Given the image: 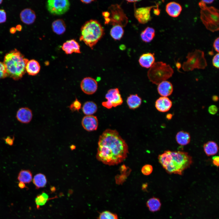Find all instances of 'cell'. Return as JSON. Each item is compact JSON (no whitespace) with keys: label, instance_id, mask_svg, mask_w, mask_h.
Segmentation results:
<instances>
[{"label":"cell","instance_id":"obj_1","mask_svg":"<svg viewBox=\"0 0 219 219\" xmlns=\"http://www.w3.org/2000/svg\"><path fill=\"white\" fill-rule=\"evenodd\" d=\"M128 153L127 143L116 130L106 129L99 136L96 158L104 164L118 165L127 158Z\"/></svg>","mask_w":219,"mask_h":219},{"label":"cell","instance_id":"obj_2","mask_svg":"<svg viewBox=\"0 0 219 219\" xmlns=\"http://www.w3.org/2000/svg\"><path fill=\"white\" fill-rule=\"evenodd\" d=\"M159 162L169 174L182 175L193 162L192 157L187 152L165 151L158 157Z\"/></svg>","mask_w":219,"mask_h":219},{"label":"cell","instance_id":"obj_3","mask_svg":"<svg viewBox=\"0 0 219 219\" xmlns=\"http://www.w3.org/2000/svg\"><path fill=\"white\" fill-rule=\"evenodd\" d=\"M28 61L16 49L7 53L4 57L3 63L8 76L15 80L22 78L26 72V66Z\"/></svg>","mask_w":219,"mask_h":219},{"label":"cell","instance_id":"obj_4","mask_svg":"<svg viewBox=\"0 0 219 219\" xmlns=\"http://www.w3.org/2000/svg\"><path fill=\"white\" fill-rule=\"evenodd\" d=\"M104 33V29L101 24L96 20L91 19L85 22L82 26L79 40L92 49Z\"/></svg>","mask_w":219,"mask_h":219},{"label":"cell","instance_id":"obj_5","mask_svg":"<svg viewBox=\"0 0 219 219\" xmlns=\"http://www.w3.org/2000/svg\"><path fill=\"white\" fill-rule=\"evenodd\" d=\"M200 18L207 29L212 32L219 29V10L213 6L207 7L202 0L199 3Z\"/></svg>","mask_w":219,"mask_h":219},{"label":"cell","instance_id":"obj_6","mask_svg":"<svg viewBox=\"0 0 219 219\" xmlns=\"http://www.w3.org/2000/svg\"><path fill=\"white\" fill-rule=\"evenodd\" d=\"M173 70L171 67L162 61L155 62L148 72V76L153 83L158 85L172 75Z\"/></svg>","mask_w":219,"mask_h":219},{"label":"cell","instance_id":"obj_7","mask_svg":"<svg viewBox=\"0 0 219 219\" xmlns=\"http://www.w3.org/2000/svg\"><path fill=\"white\" fill-rule=\"evenodd\" d=\"M187 60L183 62L182 68L186 71H191L194 69H204L207 65L204 52L199 50L188 53Z\"/></svg>","mask_w":219,"mask_h":219},{"label":"cell","instance_id":"obj_8","mask_svg":"<svg viewBox=\"0 0 219 219\" xmlns=\"http://www.w3.org/2000/svg\"><path fill=\"white\" fill-rule=\"evenodd\" d=\"M109 9L110 12L109 23L113 26L119 25L123 27L125 26L128 22V19L120 5H112Z\"/></svg>","mask_w":219,"mask_h":219},{"label":"cell","instance_id":"obj_9","mask_svg":"<svg viewBox=\"0 0 219 219\" xmlns=\"http://www.w3.org/2000/svg\"><path fill=\"white\" fill-rule=\"evenodd\" d=\"M106 101L102 103V105L104 107L110 109L122 104L123 100L118 89L115 88L109 90L105 95Z\"/></svg>","mask_w":219,"mask_h":219},{"label":"cell","instance_id":"obj_10","mask_svg":"<svg viewBox=\"0 0 219 219\" xmlns=\"http://www.w3.org/2000/svg\"><path fill=\"white\" fill-rule=\"evenodd\" d=\"M70 3L67 0H49L47 2V8L51 14L61 15L69 9Z\"/></svg>","mask_w":219,"mask_h":219},{"label":"cell","instance_id":"obj_11","mask_svg":"<svg viewBox=\"0 0 219 219\" xmlns=\"http://www.w3.org/2000/svg\"><path fill=\"white\" fill-rule=\"evenodd\" d=\"M80 87L82 90L85 94L92 95L96 91L98 83L94 78L91 77H86L81 81Z\"/></svg>","mask_w":219,"mask_h":219},{"label":"cell","instance_id":"obj_12","mask_svg":"<svg viewBox=\"0 0 219 219\" xmlns=\"http://www.w3.org/2000/svg\"><path fill=\"white\" fill-rule=\"evenodd\" d=\"M156 6H151L136 9L134 10V16L138 22L141 24H145L151 20L150 11Z\"/></svg>","mask_w":219,"mask_h":219},{"label":"cell","instance_id":"obj_13","mask_svg":"<svg viewBox=\"0 0 219 219\" xmlns=\"http://www.w3.org/2000/svg\"><path fill=\"white\" fill-rule=\"evenodd\" d=\"M82 125L83 128L88 131L96 130L98 126L97 117L93 115H86L82 118Z\"/></svg>","mask_w":219,"mask_h":219},{"label":"cell","instance_id":"obj_14","mask_svg":"<svg viewBox=\"0 0 219 219\" xmlns=\"http://www.w3.org/2000/svg\"><path fill=\"white\" fill-rule=\"evenodd\" d=\"M61 48L65 54H71L73 53H80V46L75 40H68L63 43Z\"/></svg>","mask_w":219,"mask_h":219},{"label":"cell","instance_id":"obj_15","mask_svg":"<svg viewBox=\"0 0 219 219\" xmlns=\"http://www.w3.org/2000/svg\"><path fill=\"white\" fill-rule=\"evenodd\" d=\"M33 116L32 111L27 107L20 108L17 111L16 117L18 121L23 123H28L31 121Z\"/></svg>","mask_w":219,"mask_h":219},{"label":"cell","instance_id":"obj_16","mask_svg":"<svg viewBox=\"0 0 219 219\" xmlns=\"http://www.w3.org/2000/svg\"><path fill=\"white\" fill-rule=\"evenodd\" d=\"M172 102L168 97L161 96L157 99L155 102L156 109L161 112L168 111L172 106Z\"/></svg>","mask_w":219,"mask_h":219},{"label":"cell","instance_id":"obj_17","mask_svg":"<svg viewBox=\"0 0 219 219\" xmlns=\"http://www.w3.org/2000/svg\"><path fill=\"white\" fill-rule=\"evenodd\" d=\"M173 88L172 84L168 81H162L159 83L157 87L158 93L162 97H167L172 93Z\"/></svg>","mask_w":219,"mask_h":219},{"label":"cell","instance_id":"obj_18","mask_svg":"<svg viewBox=\"0 0 219 219\" xmlns=\"http://www.w3.org/2000/svg\"><path fill=\"white\" fill-rule=\"evenodd\" d=\"M20 18L21 21L27 24L33 23L36 18L34 12L31 9L26 8L23 10L20 13Z\"/></svg>","mask_w":219,"mask_h":219},{"label":"cell","instance_id":"obj_19","mask_svg":"<svg viewBox=\"0 0 219 219\" xmlns=\"http://www.w3.org/2000/svg\"><path fill=\"white\" fill-rule=\"evenodd\" d=\"M165 10L169 16L172 17H176L180 14L182 10V7L178 3L172 2L166 5Z\"/></svg>","mask_w":219,"mask_h":219},{"label":"cell","instance_id":"obj_20","mask_svg":"<svg viewBox=\"0 0 219 219\" xmlns=\"http://www.w3.org/2000/svg\"><path fill=\"white\" fill-rule=\"evenodd\" d=\"M155 61L154 54L149 53L142 54L139 59L140 65L146 68H150L155 63Z\"/></svg>","mask_w":219,"mask_h":219},{"label":"cell","instance_id":"obj_21","mask_svg":"<svg viewBox=\"0 0 219 219\" xmlns=\"http://www.w3.org/2000/svg\"><path fill=\"white\" fill-rule=\"evenodd\" d=\"M40 69V64L34 59L28 61L26 64V71L29 75H36L39 72Z\"/></svg>","mask_w":219,"mask_h":219},{"label":"cell","instance_id":"obj_22","mask_svg":"<svg viewBox=\"0 0 219 219\" xmlns=\"http://www.w3.org/2000/svg\"><path fill=\"white\" fill-rule=\"evenodd\" d=\"M127 103L129 108L131 109H135L141 105L142 99L137 94H131L127 99Z\"/></svg>","mask_w":219,"mask_h":219},{"label":"cell","instance_id":"obj_23","mask_svg":"<svg viewBox=\"0 0 219 219\" xmlns=\"http://www.w3.org/2000/svg\"><path fill=\"white\" fill-rule=\"evenodd\" d=\"M203 148L205 153L208 156L216 154L218 150L217 144L213 141H208L204 144Z\"/></svg>","mask_w":219,"mask_h":219},{"label":"cell","instance_id":"obj_24","mask_svg":"<svg viewBox=\"0 0 219 219\" xmlns=\"http://www.w3.org/2000/svg\"><path fill=\"white\" fill-rule=\"evenodd\" d=\"M176 139L177 143L179 145H186L190 142V136L188 132L181 130L176 134Z\"/></svg>","mask_w":219,"mask_h":219},{"label":"cell","instance_id":"obj_25","mask_svg":"<svg viewBox=\"0 0 219 219\" xmlns=\"http://www.w3.org/2000/svg\"><path fill=\"white\" fill-rule=\"evenodd\" d=\"M52 28L53 32L58 35L64 33L66 30V26L64 21L62 19H57L53 22Z\"/></svg>","mask_w":219,"mask_h":219},{"label":"cell","instance_id":"obj_26","mask_svg":"<svg viewBox=\"0 0 219 219\" xmlns=\"http://www.w3.org/2000/svg\"><path fill=\"white\" fill-rule=\"evenodd\" d=\"M83 113L86 115H93L97 110L98 107L96 104L92 101L85 102L82 107Z\"/></svg>","mask_w":219,"mask_h":219},{"label":"cell","instance_id":"obj_27","mask_svg":"<svg viewBox=\"0 0 219 219\" xmlns=\"http://www.w3.org/2000/svg\"><path fill=\"white\" fill-rule=\"evenodd\" d=\"M17 179L24 183H30L32 180V174L29 170L22 169L19 172Z\"/></svg>","mask_w":219,"mask_h":219},{"label":"cell","instance_id":"obj_28","mask_svg":"<svg viewBox=\"0 0 219 219\" xmlns=\"http://www.w3.org/2000/svg\"><path fill=\"white\" fill-rule=\"evenodd\" d=\"M155 31L152 28L148 27L141 34L142 40L144 42L148 43L151 42L155 36Z\"/></svg>","mask_w":219,"mask_h":219},{"label":"cell","instance_id":"obj_29","mask_svg":"<svg viewBox=\"0 0 219 219\" xmlns=\"http://www.w3.org/2000/svg\"><path fill=\"white\" fill-rule=\"evenodd\" d=\"M33 183L36 189L44 187L46 185L47 179L45 176L41 173L36 174L33 179Z\"/></svg>","mask_w":219,"mask_h":219},{"label":"cell","instance_id":"obj_30","mask_svg":"<svg viewBox=\"0 0 219 219\" xmlns=\"http://www.w3.org/2000/svg\"><path fill=\"white\" fill-rule=\"evenodd\" d=\"M146 205L150 211L155 212L158 211L160 209L161 203L159 199L153 197L150 198L147 201Z\"/></svg>","mask_w":219,"mask_h":219},{"label":"cell","instance_id":"obj_31","mask_svg":"<svg viewBox=\"0 0 219 219\" xmlns=\"http://www.w3.org/2000/svg\"><path fill=\"white\" fill-rule=\"evenodd\" d=\"M124 33L123 27L119 25L114 26L110 31V35L116 40H120L122 37Z\"/></svg>","mask_w":219,"mask_h":219},{"label":"cell","instance_id":"obj_32","mask_svg":"<svg viewBox=\"0 0 219 219\" xmlns=\"http://www.w3.org/2000/svg\"><path fill=\"white\" fill-rule=\"evenodd\" d=\"M49 199V196L45 192H43L41 194L37 195L35 199V202L37 208H39L46 203Z\"/></svg>","mask_w":219,"mask_h":219},{"label":"cell","instance_id":"obj_33","mask_svg":"<svg viewBox=\"0 0 219 219\" xmlns=\"http://www.w3.org/2000/svg\"><path fill=\"white\" fill-rule=\"evenodd\" d=\"M128 170V168L124 165H122L120 168V171L123 172V173L120 176H117L116 177V183L121 184L124 181L125 179L127 177L130 173V170Z\"/></svg>","mask_w":219,"mask_h":219},{"label":"cell","instance_id":"obj_34","mask_svg":"<svg viewBox=\"0 0 219 219\" xmlns=\"http://www.w3.org/2000/svg\"><path fill=\"white\" fill-rule=\"evenodd\" d=\"M99 219H118V218L116 214L108 211H105L100 214Z\"/></svg>","mask_w":219,"mask_h":219},{"label":"cell","instance_id":"obj_35","mask_svg":"<svg viewBox=\"0 0 219 219\" xmlns=\"http://www.w3.org/2000/svg\"><path fill=\"white\" fill-rule=\"evenodd\" d=\"M81 102L77 99H76L69 106V108L72 112L78 111L81 108Z\"/></svg>","mask_w":219,"mask_h":219},{"label":"cell","instance_id":"obj_36","mask_svg":"<svg viewBox=\"0 0 219 219\" xmlns=\"http://www.w3.org/2000/svg\"><path fill=\"white\" fill-rule=\"evenodd\" d=\"M153 170V168L151 165L146 164L142 167L141 169V172L144 175L148 176L151 173Z\"/></svg>","mask_w":219,"mask_h":219},{"label":"cell","instance_id":"obj_37","mask_svg":"<svg viewBox=\"0 0 219 219\" xmlns=\"http://www.w3.org/2000/svg\"><path fill=\"white\" fill-rule=\"evenodd\" d=\"M8 76L5 68L3 62L0 61V79Z\"/></svg>","mask_w":219,"mask_h":219},{"label":"cell","instance_id":"obj_38","mask_svg":"<svg viewBox=\"0 0 219 219\" xmlns=\"http://www.w3.org/2000/svg\"><path fill=\"white\" fill-rule=\"evenodd\" d=\"M2 139L7 144L10 146H12L14 144L15 137L14 135L12 137L8 136L6 137L3 138Z\"/></svg>","mask_w":219,"mask_h":219},{"label":"cell","instance_id":"obj_39","mask_svg":"<svg viewBox=\"0 0 219 219\" xmlns=\"http://www.w3.org/2000/svg\"><path fill=\"white\" fill-rule=\"evenodd\" d=\"M219 54L218 53L214 57L212 60V64L213 66L216 68H218L219 67Z\"/></svg>","mask_w":219,"mask_h":219},{"label":"cell","instance_id":"obj_40","mask_svg":"<svg viewBox=\"0 0 219 219\" xmlns=\"http://www.w3.org/2000/svg\"><path fill=\"white\" fill-rule=\"evenodd\" d=\"M218 109L217 106L215 105H211L208 108V111L211 114L214 115L217 112Z\"/></svg>","mask_w":219,"mask_h":219},{"label":"cell","instance_id":"obj_41","mask_svg":"<svg viewBox=\"0 0 219 219\" xmlns=\"http://www.w3.org/2000/svg\"><path fill=\"white\" fill-rule=\"evenodd\" d=\"M6 19V13L5 10L0 9V23L5 22Z\"/></svg>","mask_w":219,"mask_h":219},{"label":"cell","instance_id":"obj_42","mask_svg":"<svg viewBox=\"0 0 219 219\" xmlns=\"http://www.w3.org/2000/svg\"><path fill=\"white\" fill-rule=\"evenodd\" d=\"M219 38L218 37L214 40V43L213 46L215 50L218 53L219 51Z\"/></svg>","mask_w":219,"mask_h":219},{"label":"cell","instance_id":"obj_43","mask_svg":"<svg viewBox=\"0 0 219 219\" xmlns=\"http://www.w3.org/2000/svg\"><path fill=\"white\" fill-rule=\"evenodd\" d=\"M213 163V164L217 167L219 166V157L218 156H214L212 158Z\"/></svg>","mask_w":219,"mask_h":219},{"label":"cell","instance_id":"obj_44","mask_svg":"<svg viewBox=\"0 0 219 219\" xmlns=\"http://www.w3.org/2000/svg\"><path fill=\"white\" fill-rule=\"evenodd\" d=\"M19 187L21 189H23L24 188H27L25 183H24L19 182L18 184Z\"/></svg>","mask_w":219,"mask_h":219},{"label":"cell","instance_id":"obj_45","mask_svg":"<svg viewBox=\"0 0 219 219\" xmlns=\"http://www.w3.org/2000/svg\"><path fill=\"white\" fill-rule=\"evenodd\" d=\"M103 16L104 18H109L110 16V13L109 12H102Z\"/></svg>","mask_w":219,"mask_h":219},{"label":"cell","instance_id":"obj_46","mask_svg":"<svg viewBox=\"0 0 219 219\" xmlns=\"http://www.w3.org/2000/svg\"><path fill=\"white\" fill-rule=\"evenodd\" d=\"M154 9V13L155 15H158L159 14L160 11L159 9H158V6L157 7V9Z\"/></svg>","mask_w":219,"mask_h":219},{"label":"cell","instance_id":"obj_47","mask_svg":"<svg viewBox=\"0 0 219 219\" xmlns=\"http://www.w3.org/2000/svg\"><path fill=\"white\" fill-rule=\"evenodd\" d=\"M82 3H85V4H89L91 3L92 2L94 1V0H81V1Z\"/></svg>","mask_w":219,"mask_h":219},{"label":"cell","instance_id":"obj_48","mask_svg":"<svg viewBox=\"0 0 219 219\" xmlns=\"http://www.w3.org/2000/svg\"><path fill=\"white\" fill-rule=\"evenodd\" d=\"M212 99L214 101L216 102L218 100V97L216 95H214L212 97Z\"/></svg>","mask_w":219,"mask_h":219},{"label":"cell","instance_id":"obj_49","mask_svg":"<svg viewBox=\"0 0 219 219\" xmlns=\"http://www.w3.org/2000/svg\"><path fill=\"white\" fill-rule=\"evenodd\" d=\"M172 117V115L170 113H168L166 116V118L168 120H171Z\"/></svg>","mask_w":219,"mask_h":219},{"label":"cell","instance_id":"obj_50","mask_svg":"<svg viewBox=\"0 0 219 219\" xmlns=\"http://www.w3.org/2000/svg\"><path fill=\"white\" fill-rule=\"evenodd\" d=\"M204 2L205 4L206 3H207V4H210L212 3L214 1V0H202Z\"/></svg>","mask_w":219,"mask_h":219},{"label":"cell","instance_id":"obj_51","mask_svg":"<svg viewBox=\"0 0 219 219\" xmlns=\"http://www.w3.org/2000/svg\"><path fill=\"white\" fill-rule=\"evenodd\" d=\"M16 28L14 27L12 28L10 30V32L11 33H14L16 31Z\"/></svg>","mask_w":219,"mask_h":219},{"label":"cell","instance_id":"obj_52","mask_svg":"<svg viewBox=\"0 0 219 219\" xmlns=\"http://www.w3.org/2000/svg\"><path fill=\"white\" fill-rule=\"evenodd\" d=\"M21 26L20 25H18L17 26L16 29L19 31H20L21 30Z\"/></svg>","mask_w":219,"mask_h":219},{"label":"cell","instance_id":"obj_53","mask_svg":"<svg viewBox=\"0 0 219 219\" xmlns=\"http://www.w3.org/2000/svg\"><path fill=\"white\" fill-rule=\"evenodd\" d=\"M128 2H137L139 1L138 0H127V1Z\"/></svg>","mask_w":219,"mask_h":219},{"label":"cell","instance_id":"obj_54","mask_svg":"<svg viewBox=\"0 0 219 219\" xmlns=\"http://www.w3.org/2000/svg\"><path fill=\"white\" fill-rule=\"evenodd\" d=\"M2 0H0V4L2 3Z\"/></svg>","mask_w":219,"mask_h":219}]
</instances>
